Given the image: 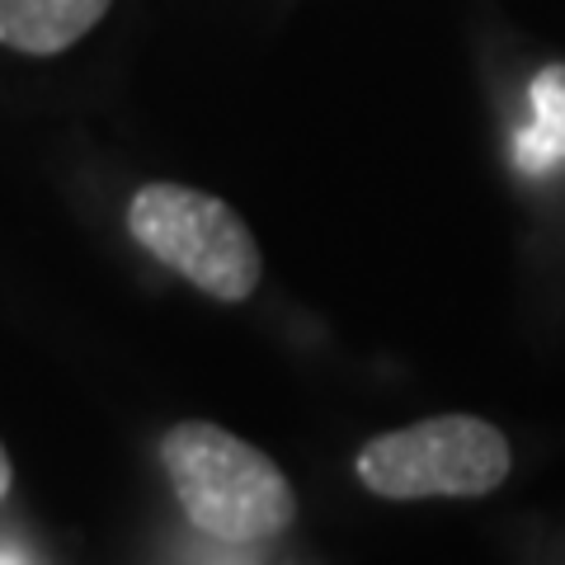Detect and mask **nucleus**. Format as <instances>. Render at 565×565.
Wrapping results in <instances>:
<instances>
[{
	"label": "nucleus",
	"mask_w": 565,
	"mask_h": 565,
	"mask_svg": "<svg viewBox=\"0 0 565 565\" xmlns=\"http://www.w3.org/2000/svg\"><path fill=\"white\" fill-rule=\"evenodd\" d=\"M533 99H537V128L519 137V161L542 170L565 156V71H556V66L546 71L533 85Z\"/></svg>",
	"instance_id": "nucleus-5"
},
{
	"label": "nucleus",
	"mask_w": 565,
	"mask_h": 565,
	"mask_svg": "<svg viewBox=\"0 0 565 565\" xmlns=\"http://www.w3.org/2000/svg\"><path fill=\"white\" fill-rule=\"evenodd\" d=\"M0 565H29L20 552H0Z\"/></svg>",
	"instance_id": "nucleus-7"
},
{
	"label": "nucleus",
	"mask_w": 565,
	"mask_h": 565,
	"mask_svg": "<svg viewBox=\"0 0 565 565\" xmlns=\"http://www.w3.org/2000/svg\"><path fill=\"white\" fill-rule=\"evenodd\" d=\"M161 467L189 523L217 542L250 546L297 519V494L274 457L217 424H174L161 438Z\"/></svg>",
	"instance_id": "nucleus-1"
},
{
	"label": "nucleus",
	"mask_w": 565,
	"mask_h": 565,
	"mask_svg": "<svg viewBox=\"0 0 565 565\" xmlns=\"http://www.w3.org/2000/svg\"><path fill=\"white\" fill-rule=\"evenodd\" d=\"M6 490H10V457L0 448V500H6Z\"/></svg>",
	"instance_id": "nucleus-6"
},
{
	"label": "nucleus",
	"mask_w": 565,
	"mask_h": 565,
	"mask_svg": "<svg viewBox=\"0 0 565 565\" xmlns=\"http://www.w3.org/2000/svg\"><path fill=\"white\" fill-rule=\"evenodd\" d=\"M128 232L151 259L189 278L217 302H245L259 288L264 259L232 203L189 184H147L128 207Z\"/></svg>",
	"instance_id": "nucleus-2"
},
{
	"label": "nucleus",
	"mask_w": 565,
	"mask_h": 565,
	"mask_svg": "<svg viewBox=\"0 0 565 565\" xmlns=\"http://www.w3.org/2000/svg\"><path fill=\"white\" fill-rule=\"evenodd\" d=\"M109 0H0V43L52 57L90 33Z\"/></svg>",
	"instance_id": "nucleus-4"
},
{
	"label": "nucleus",
	"mask_w": 565,
	"mask_h": 565,
	"mask_svg": "<svg viewBox=\"0 0 565 565\" xmlns=\"http://www.w3.org/2000/svg\"><path fill=\"white\" fill-rule=\"evenodd\" d=\"M514 467L509 438L481 415H434L359 448V481L382 500H471Z\"/></svg>",
	"instance_id": "nucleus-3"
}]
</instances>
